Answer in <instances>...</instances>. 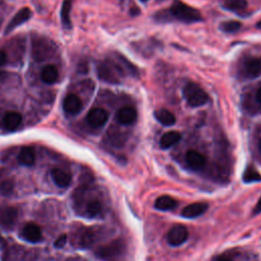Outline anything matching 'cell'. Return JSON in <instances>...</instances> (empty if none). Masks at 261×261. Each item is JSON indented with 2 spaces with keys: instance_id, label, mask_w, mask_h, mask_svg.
Segmentation results:
<instances>
[{
  "instance_id": "cell-26",
  "label": "cell",
  "mask_w": 261,
  "mask_h": 261,
  "mask_svg": "<svg viewBox=\"0 0 261 261\" xmlns=\"http://www.w3.org/2000/svg\"><path fill=\"white\" fill-rule=\"evenodd\" d=\"M117 63L120 62V67L122 68V70L125 72L127 71L129 74H130L134 77H138L139 76V72L137 70V68L135 67L134 64L130 63L127 58H125L123 55L121 54H117Z\"/></svg>"
},
{
  "instance_id": "cell-9",
  "label": "cell",
  "mask_w": 261,
  "mask_h": 261,
  "mask_svg": "<svg viewBox=\"0 0 261 261\" xmlns=\"http://www.w3.org/2000/svg\"><path fill=\"white\" fill-rule=\"evenodd\" d=\"M21 237L29 243H39L42 241V231L38 225L29 223L26 225L21 232Z\"/></svg>"
},
{
  "instance_id": "cell-5",
  "label": "cell",
  "mask_w": 261,
  "mask_h": 261,
  "mask_svg": "<svg viewBox=\"0 0 261 261\" xmlns=\"http://www.w3.org/2000/svg\"><path fill=\"white\" fill-rule=\"evenodd\" d=\"M84 203V213L83 215L89 218L100 217L103 214V203L98 198H91L87 201L77 200L76 204L81 205Z\"/></svg>"
},
{
  "instance_id": "cell-31",
  "label": "cell",
  "mask_w": 261,
  "mask_h": 261,
  "mask_svg": "<svg viewBox=\"0 0 261 261\" xmlns=\"http://www.w3.org/2000/svg\"><path fill=\"white\" fill-rule=\"evenodd\" d=\"M7 62V55L5 53V51L0 50V67H2Z\"/></svg>"
},
{
  "instance_id": "cell-22",
  "label": "cell",
  "mask_w": 261,
  "mask_h": 261,
  "mask_svg": "<svg viewBox=\"0 0 261 261\" xmlns=\"http://www.w3.org/2000/svg\"><path fill=\"white\" fill-rule=\"evenodd\" d=\"M155 119L165 127H171L176 124L175 114L167 109H158L154 112Z\"/></svg>"
},
{
  "instance_id": "cell-29",
  "label": "cell",
  "mask_w": 261,
  "mask_h": 261,
  "mask_svg": "<svg viewBox=\"0 0 261 261\" xmlns=\"http://www.w3.org/2000/svg\"><path fill=\"white\" fill-rule=\"evenodd\" d=\"M12 190H14V183L11 181H4L1 185H0V191L3 195H9Z\"/></svg>"
},
{
  "instance_id": "cell-25",
  "label": "cell",
  "mask_w": 261,
  "mask_h": 261,
  "mask_svg": "<svg viewBox=\"0 0 261 261\" xmlns=\"http://www.w3.org/2000/svg\"><path fill=\"white\" fill-rule=\"evenodd\" d=\"M223 6L230 11H242L247 8V0H224Z\"/></svg>"
},
{
  "instance_id": "cell-19",
  "label": "cell",
  "mask_w": 261,
  "mask_h": 261,
  "mask_svg": "<svg viewBox=\"0 0 261 261\" xmlns=\"http://www.w3.org/2000/svg\"><path fill=\"white\" fill-rule=\"evenodd\" d=\"M177 205H178L177 200L174 199L173 197H171V196H167V195L160 196V197L156 199L155 204H154L156 209L161 210V211L173 210L177 207Z\"/></svg>"
},
{
  "instance_id": "cell-23",
  "label": "cell",
  "mask_w": 261,
  "mask_h": 261,
  "mask_svg": "<svg viewBox=\"0 0 261 261\" xmlns=\"http://www.w3.org/2000/svg\"><path fill=\"white\" fill-rule=\"evenodd\" d=\"M58 71L56 69V67L54 65H46L45 68H43L42 72H41V79L44 83L46 84H54L57 82L58 80Z\"/></svg>"
},
{
  "instance_id": "cell-20",
  "label": "cell",
  "mask_w": 261,
  "mask_h": 261,
  "mask_svg": "<svg viewBox=\"0 0 261 261\" xmlns=\"http://www.w3.org/2000/svg\"><path fill=\"white\" fill-rule=\"evenodd\" d=\"M18 161L25 166H32L36 161L35 151L31 147H24L18 155Z\"/></svg>"
},
{
  "instance_id": "cell-4",
  "label": "cell",
  "mask_w": 261,
  "mask_h": 261,
  "mask_svg": "<svg viewBox=\"0 0 261 261\" xmlns=\"http://www.w3.org/2000/svg\"><path fill=\"white\" fill-rule=\"evenodd\" d=\"M126 244L123 240H114L95 250V256L103 261H117L125 252Z\"/></svg>"
},
{
  "instance_id": "cell-14",
  "label": "cell",
  "mask_w": 261,
  "mask_h": 261,
  "mask_svg": "<svg viewBox=\"0 0 261 261\" xmlns=\"http://www.w3.org/2000/svg\"><path fill=\"white\" fill-rule=\"evenodd\" d=\"M244 71L246 76L254 79L261 75V58L248 57L244 61Z\"/></svg>"
},
{
  "instance_id": "cell-12",
  "label": "cell",
  "mask_w": 261,
  "mask_h": 261,
  "mask_svg": "<svg viewBox=\"0 0 261 261\" xmlns=\"http://www.w3.org/2000/svg\"><path fill=\"white\" fill-rule=\"evenodd\" d=\"M83 108L82 100L75 94H70L63 101V110L69 115H76Z\"/></svg>"
},
{
  "instance_id": "cell-34",
  "label": "cell",
  "mask_w": 261,
  "mask_h": 261,
  "mask_svg": "<svg viewBox=\"0 0 261 261\" xmlns=\"http://www.w3.org/2000/svg\"><path fill=\"white\" fill-rule=\"evenodd\" d=\"M256 99H257L258 103L261 105V88L257 91V93H256Z\"/></svg>"
},
{
  "instance_id": "cell-8",
  "label": "cell",
  "mask_w": 261,
  "mask_h": 261,
  "mask_svg": "<svg viewBox=\"0 0 261 261\" xmlns=\"http://www.w3.org/2000/svg\"><path fill=\"white\" fill-rule=\"evenodd\" d=\"M108 121V112L101 107L91 109L87 114V122L91 127L100 128Z\"/></svg>"
},
{
  "instance_id": "cell-16",
  "label": "cell",
  "mask_w": 261,
  "mask_h": 261,
  "mask_svg": "<svg viewBox=\"0 0 261 261\" xmlns=\"http://www.w3.org/2000/svg\"><path fill=\"white\" fill-rule=\"evenodd\" d=\"M208 208L207 203H193L186 206L182 211V215L186 218H195L202 215Z\"/></svg>"
},
{
  "instance_id": "cell-3",
  "label": "cell",
  "mask_w": 261,
  "mask_h": 261,
  "mask_svg": "<svg viewBox=\"0 0 261 261\" xmlns=\"http://www.w3.org/2000/svg\"><path fill=\"white\" fill-rule=\"evenodd\" d=\"M183 96L192 107H201L208 102L209 97L198 84L189 82L183 89Z\"/></svg>"
},
{
  "instance_id": "cell-7",
  "label": "cell",
  "mask_w": 261,
  "mask_h": 261,
  "mask_svg": "<svg viewBox=\"0 0 261 261\" xmlns=\"http://www.w3.org/2000/svg\"><path fill=\"white\" fill-rule=\"evenodd\" d=\"M189 237L188 230L185 226L177 225L169 230L167 234V242L171 246H181Z\"/></svg>"
},
{
  "instance_id": "cell-32",
  "label": "cell",
  "mask_w": 261,
  "mask_h": 261,
  "mask_svg": "<svg viewBox=\"0 0 261 261\" xmlns=\"http://www.w3.org/2000/svg\"><path fill=\"white\" fill-rule=\"evenodd\" d=\"M261 212V198L258 200L255 208H254V210H253V213L254 214H258Z\"/></svg>"
},
{
  "instance_id": "cell-35",
  "label": "cell",
  "mask_w": 261,
  "mask_h": 261,
  "mask_svg": "<svg viewBox=\"0 0 261 261\" xmlns=\"http://www.w3.org/2000/svg\"><path fill=\"white\" fill-rule=\"evenodd\" d=\"M259 150L261 151V140H260V143H259Z\"/></svg>"
},
{
  "instance_id": "cell-30",
  "label": "cell",
  "mask_w": 261,
  "mask_h": 261,
  "mask_svg": "<svg viewBox=\"0 0 261 261\" xmlns=\"http://www.w3.org/2000/svg\"><path fill=\"white\" fill-rule=\"evenodd\" d=\"M67 243V235H61V236L54 242L55 248H62Z\"/></svg>"
},
{
  "instance_id": "cell-18",
  "label": "cell",
  "mask_w": 261,
  "mask_h": 261,
  "mask_svg": "<svg viewBox=\"0 0 261 261\" xmlns=\"http://www.w3.org/2000/svg\"><path fill=\"white\" fill-rule=\"evenodd\" d=\"M100 237L99 230L90 228L82 232L80 236V245L82 248H89L92 246Z\"/></svg>"
},
{
  "instance_id": "cell-21",
  "label": "cell",
  "mask_w": 261,
  "mask_h": 261,
  "mask_svg": "<svg viewBox=\"0 0 261 261\" xmlns=\"http://www.w3.org/2000/svg\"><path fill=\"white\" fill-rule=\"evenodd\" d=\"M182 135L180 132H177V130H171V132L165 133L161 139H160V146L163 149H168L173 147L174 145L178 144V143L181 141Z\"/></svg>"
},
{
  "instance_id": "cell-36",
  "label": "cell",
  "mask_w": 261,
  "mask_h": 261,
  "mask_svg": "<svg viewBox=\"0 0 261 261\" xmlns=\"http://www.w3.org/2000/svg\"><path fill=\"white\" fill-rule=\"evenodd\" d=\"M140 1H142V2H146V1H148V0H140Z\"/></svg>"
},
{
  "instance_id": "cell-17",
  "label": "cell",
  "mask_w": 261,
  "mask_h": 261,
  "mask_svg": "<svg viewBox=\"0 0 261 261\" xmlns=\"http://www.w3.org/2000/svg\"><path fill=\"white\" fill-rule=\"evenodd\" d=\"M22 121H23V116L19 112L10 111L4 114L2 119V125L7 130L12 132V130H16L20 127Z\"/></svg>"
},
{
  "instance_id": "cell-27",
  "label": "cell",
  "mask_w": 261,
  "mask_h": 261,
  "mask_svg": "<svg viewBox=\"0 0 261 261\" xmlns=\"http://www.w3.org/2000/svg\"><path fill=\"white\" fill-rule=\"evenodd\" d=\"M243 181L245 183L261 182V176L253 166H248L243 175Z\"/></svg>"
},
{
  "instance_id": "cell-6",
  "label": "cell",
  "mask_w": 261,
  "mask_h": 261,
  "mask_svg": "<svg viewBox=\"0 0 261 261\" xmlns=\"http://www.w3.org/2000/svg\"><path fill=\"white\" fill-rule=\"evenodd\" d=\"M19 212L16 207L4 206L0 208V226L4 230H11L18 220Z\"/></svg>"
},
{
  "instance_id": "cell-28",
  "label": "cell",
  "mask_w": 261,
  "mask_h": 261,
  "mask_svg": "<svg viewBox=\"0 0 261 261\" xmlns=\"http://www.w3.org/2000/svg\"><path fill=\"white\" fill-rule=\"evenodd\" d=\"M242 24L238 21H229L220 24L219 29L226 33H235L241 29Z\"/></svg>"
},
{
  "instance_id": "cell-11",
  "label": "cell",
  "mask_w": 261,
  "mask_h": 261,
  "mask_svg": "<svg viewBox=\"0 0 261 261\" xmlns=\"http://www.w3.org/2000/svg\"><path fill=\"white\" fill-rule=\"evenodd\" d=\"M137 110L132 106H124L116 112V121L123 126L133 125L137 120Z\"/></svg>"
},
{
  "instance_id": "cell-1",
  "label": "cell",
  "mask_w": 261,
  "mask_h": 261,
  "mask_svg": "<svg viewBox=\"0 0 261 261\" xmlns=\"http://www.w3.org/2000/svg\"><path fill=\"white\" fill-rule=\"evenodd\" d=\"M169 14L175 19L184 23H197L202 21V16L199 10L189 6L180 0H175L173 5L169 8Z\"/></svg>"
},
{
  "instance_id": "cell-13",
  "label": "cell",
  "mask_w": 261,
  "mask_h": 261,
  "mask_svg": "<svg viewBox=\"0 0 261 261\" xmlns=\"http://www.w3.org/2000/svg\"><path fill=\"white\" fill-rule=\"evenodd\" d=\"M186 161L194 171H200L206 165V157L195 150H190L186 154Z\"/></svg>"
},
{
  "instance_id": "cell-24",
  "label": "cell",
  "mask_w": 261,
  "mask_h": 261,
  "mask_svg": "<svg viewBox=\"0 0 261 261\" xmlns=\"http://www.w3.org/2000/svg\"><path fill=\"white\" fill-rule=\"evenodd\" d=\"M73 6V0H64L62 6H61V22L63 27L65 29L70 30L72 28V22H71V10Z\"/></svg>"
},
{
  "instance_id": "cell-10",
  "label": "cell",
  "mask_w": 261,
  "mask_h": 261,
  "mask_svg": "<svg viewBox=\"0 0 261 261\" xmlns=\"http://www.w3.org/2000/svg\"><path fill=\"white\" fill-rule=\"evenodd\" d=\"M31 17H32V11L30 8L24 7L22 9H20L17 12V15L10 20L9 24L7 25V27L5 29V34H8V33L14 31L17 27H19V26H21L22 24L26 23L27 21H29Z\"/></svg>"
},
{
  "instance_id": "cell-33",
  "label": "cell",
  "mask_w": 261,
  "mask_h": 261,
  "mask_svg": "<svg viewBox=\"0 0 261 261\" xmlns=\"http://www.w3.org/2000/svg\"><path fill=\"white\" fill-rule=\"evenodd\" d=\"M215 261H232V259H231V258H229L228 256H225V255H223V256H219V257H217V258L215 259Z\"/></svg>"
},
{
  "instance_id": "cell-2",
  "label": "cell",
  "mask_w": 261,
  "mask_h": 261,
  "mask_svg": "<svg viewBox=\"0 0 261 261\" xmlns=\"http://www.w3.org/2000/svg\"><path fill=\"white\" fill-rule=\"evenodd\" d=\"M123 74L120 64L114 61H102L97 65L98 78L108 84H119Z\"/></svg>"
},
{
  "instance_id": "cell-15",
  "label": "cell",
  "mask_w": 261,
  "mask_h": 261,
  "mask_svg": "<svg viewBox=\"0 0 261 261\" xmlns=\"http://www.w3.org/2000/svg\"><path fill=\"white\" fill-rule=\"evenodd\" d=\"M51 178L60 188H68L72 183V175L64 169L61 168H53L51 171Z\"/></svg>"
}]
</instances>
